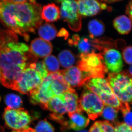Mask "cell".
Wrapping results in <instances>:
<instances>
[{
  "mask_svg": "<svg viewBox=\"0 0 132 132\" xmlns=\"http://www.w3.org/2000/svg\"><path fill=\"white\" fill-rule=\"evenodd\" d=\"M38 58L30 52L29 47L19 41L16 34L0 28L1 82L12 89L22 73Z\"/></svg>",
  "mask_w": 132,
  "mask_h": 132,
  "instance_id": "6da1fadb",
  "label": "cell"
},
{
  "mask_svg": "<svg viewBox=\"0 0 132 132\" xmlns=\"http://www.w3.org/2000/svg\"><path fill=\"white\" fill-rule=\"evenodd\" d=\"M42 9L35 1H0V22L28 41L29 33L35 32L43 21Z\"/></svg>",
  "mask_w": 132,
  "mask_h": 132,
  "instance_id": "7a4b0ae2",
  "label": "cell"
},
{
  "mask_svg": "<svg viewBox=\"0 0 132 132\" xmlns=\"http://www.w3.org/2000/svg\"><path fill=\"white\" fill-rule=\"evenodd\" d=\"M113 92L122 103L132 104V76L127 70L109 73L107 79Z\"/></svg>",
  "mask_w": 132,
  "mask_h": 132,
  "instance_id": "3957f363",
  "label": "cell"
},
{
  "mask_svg": "<svg viewBox=\"0 0 132 132\" xmlns=\"http://www.w3.org/2000/svg\"><path fill=\"white\" fill-rule=\"evenodd\" d=\"M77 67L90 79L104 78L108 72L103 55L100 53L82 54L79 56Z\"/></svg>",
  "mask_w": 132,
  "mask_h": 132,
  "instance_id": "277c9868",
  "label": "cell"
},
{
  "mask_svg": "<svg viewBox=\"0 0 132 132\" xmlns=\"http://www.w3.org/2000/svg\"><path fill=\"white\" fill-rule=\"evenodd\" d=\"M6 126L13 130H21L29 127L33 118L23 108L12 109L6 108L3 115Z\"/></svg>",
  "mask_w": 132,
  "mask_h": 132,
  "instance_id": "5b68a950",
  "label": "cell"
},
{
  "mask_svg": "<svg viewBox=\"0 0 132 132\" xmlns=\"http://www.w3.org/2000/svg\"><path fill=\"white\" fill-rule=\"evenodd\" d=\"M43 80V79L37 71L29 67L22 73L12 90L29 95L31 92L39 86Z\"/></svg>",
  "mask_w": 132,
  "mask_h": 132,
  "instance_id": "8992f818",
  "label": "cell"
},
{
  "mask_svg": "<svg viewBox=\"0 0 132 132\" xmlns=\"http://www.w3.org/2000/svg\"><path fill=\"white\" fill-rule=\"evenodd\" d=\"M79 101L81 109L92 120H94L102 114L104 103L97 95L87 88H85Z\"/></svg>",
  "mask_w": 132,
  "mask_h": 132,
  "instance_id": "52a82bcc",
  "label": "cell"
},
{
  "mask_svg": "<svg viewBox=\"0 0 132 132\" xmlns=\"http://www.w3.org/2000/svg\"><path fill=\"white\" fill-rule=\"evenodd\" d=\"M61 2L60 16L67 22L69 28L75 32L80 31L82 26V17L79 12L76 1H62Z\"/></svg>",
  "mask_w": 132,
  "mask_h": 132,
  "instance_id": "ba28073f",
  "label": "cell"
},
{
  "mask_svg": "<svg viewBox=\"0 0 132 132\" xmlns=\"http://www.w3.org/2000/svg\"><path fill=\"white\" fill-rule=\"evenodd\" d=\"M29 96L32 104L39 105L44 110H47L48 102L55 96L46 78L43 79L39 86L31 92Z\"/></svg>",
  "mask_w": 132,
  "mask_h": 132,
  "instance_id": "9c48e42d",
  "label": "cell"
},
{
  "mask_svg": "<svg viewBox=\"0 0 132 132\" xmlns=\"http://www.w3.org/2000/svg\"><path fill=\"white\" fill-rule=\"evenodd\" d=\"M47 110L52 112L50 114L51 119L57 121L65 129L67 128V121L64 115L68 112L62 94L51 99L48 103Z\"/></svg>",
  "mask_w": 132,
  "mask_h": 132,
  "instance_id": "30bf717a",
  "label": "cell"
},
{
  "mask_svg": "<svg viewBox=\"0 0 132 132\" xmlns=\"http://www.w3.org/2000/svg\"><path fill=\"white\" fill-rule=\"evenodd\" d=\"M104 63L111 73H117L121 72L123 67L122 55L114 48H107L102 53Z\"/></svg>",
  "mask_w": 132,
  "mask_h": 132,
  "instance_id": "8fae6325",
  "label": "cell"
},
{
  "mask_svg": "<svg viewBox=\"0 0 132 132\" xmlns=\"http://www.w3.org/2000/svg\"><path fill=\"white\" fill-rule=\"evenodd\" d=\"M67 82L71 87H80L90 78L81 71L78 67L73 66L59 71Z\"/></svg>",
  "mask_w": 132,
  "mask_h": 132,
  "instance_id": "7c38bea8",
  "label": "cell"
},
{
  "mask_svg": "<svg viewBox=\"0 0 132 132\" xmlns=\"http://www.w3.org/2000/svg\"><path fill=\"white\" fill-rule=\"evenodd\" d=\"M79 12L81 15L85 16H94L98 14L101 10L106 9L107 5L95 0L76 1Z\"/></svg>",
  "mask_w": 132,
  "mask_h": 132,
  "instance_id": "4fadbf2b",
  "label": "cell"
},
{
  "mask_svg": "<svg viewBox=\"0 0 132 132\" xmlns=\"http://www.w3.org/2000/svg\"><path fill=\"white\" fill-rule=\"evenodd\" d=\"M47 78L55 96L60 95L74 89L67 82L59 71L48 75Z\"/></svg>",
  "mask_w": 132,
  "mask_h": 132,
  "instance_id": "5bb4252c",
  "label": "cell"
},
{
  "mask_svg": "<svg viewBox=\"0 0 132 132\" xmlns=\"http://www.w3.org/2000/svg\"><path fill=\"white\" fill-rule=\"evenodd\" d=\"M29 50L36 58H45L51 54L53 47L50 42L38 38L32 42Z\"/></svg>",
  "mask_w": 132,
  "mask_h": 132,
  "instance_id": "9a60e30c",
  "label": "cell"
},
{
  "mask_svg": "<svg viewBox=\"0 0 132 132\" xmlns=\"http://www.w3.org/2000/svg\"><path fill=\"white\" fill-rule=\"evenodd\" d=\"M84 87L97 95L104 93H113L108 81L104 78H91L85 82Z\"/></svg>",
  "mask_w": 132,
  "mask_h": 132,
  "instance_id": "2e32d148",
  "label": "cell"
},
{
  "mask_svg": "<svg viewBox=\"0 0 132 132\" xmlns=\"http://www.w3.org/2000/svg\"><path fill=\"white\" fill-rule=\"evenodd\" d=\"M69 42L70 45L77 47L80 54H87L95 53L94 40H90L87 38H80L78 35H75Z\"/></svg>",
  "mask_w": 132,
  "mask_h": 132,
  "instance_id": "e0dca14e",
  "label": "cell"
},
{
  "mask_svg": "<svg viewBox=\"0 0 132 132\" xmlns=\"http://www.w3.org/2000/svg\"><path fill=\"white\" fill-rule=\"evenodd\" d=\"M82 112H76L68 113L69 119L67 121L68 127L75 131L84 129L89 125L90 119L82 113Z\"/></svg>",
  "mask_w": 132,
  "mask_h": 132,
  "instance_id": "ac0fdd59",
  "label": "cell"
},
{
  "mask_svg": "<svg viewBox=\"0 0 132 132\" xmlns=\"http://www.w3.org/2000/svg\"><path fill=\"white\" fill-rule=\"evenodd\" d=\"M68 113L82 112L80 104L79 99L74 89L62 94Z\"/></svg>",
  "mask_w": 132,
  "mask_h": 132,
  "instance_id": "d6986e66",
  "label": "cell"
},
{
  "mask_svg": "<svg viewBox=\"0 0 132 132\" xmlns=\"http://www.w3.org/2000/svg\"><path fill=\"white\" fill-rule=\"evenodd\" d=\"M42 18L47 22H53L60 18V12L59 7L54 3H50L42 8Z\"/></svg>",
  "mask_w": 132,
  "mask_h": 132,
  "instance_id": "ffe728a7",
  "label": "cell"
},
{
  "mask_svg": "<svg viewBox=\"0 0 132 132\" xmlns=\"http://www.w3.org/2000/svg\"><path fill=\"white\" fill-rule=\"evenodd\" d=\"M113 24L115 29L121 34H127L132 28V22L128 16L121 15L114 20Z\"/></svg>",
  "mask_w": 132,
  "mask_h": 132,
  "instance_id": "44dd1931",
  "label": "cell"
},
{
  "mask_svg": "<svg viewBox=\"0 0 132 132\" xmlns=\"http://www.w3.org/2000/svg\"><path fill=\"white\" fill-rule=\"evenodd\" d=\"M38 34L40 38L49 42L53 40L57 35V29L53 24L46 23L38 29Z\"/></svg>",
  "mask_w": 132,
  "mask_h": 132,
  "instance_id": "7402d4cb",
  "label": "cell"
},
{
  "mask_svg": "<svg viewBox=\"0 0 132 132\" xmlns=\"http://www.w3.org/2000/svg\"><path fill=\"white\" fill-rule=\"evenodd\" d=\"M88 29L90 38L94 39L104 34L105 31V26L101 21L94 19L88 23Z\"/></svg>",
  "mask_w": 132,
  "mask_h": 132,
  "instance_id": "603a6c76",
  "label": "cell"
},
{
  "mask_svg": "<svg viewBox=\"0 0 132 132\" xmlns=\"http://www.w3.org/2000/svg\"><path fill=\"white\" fill-rule=\"evenodd\" d=\"M58 58L60 64L62 67L66 69L73 67L76 62L74 55L68 50H64L61 52L59 54Z\"/></svg>",
  "mask_w": 132,
  "mask_h": 132,
  "instance_id": "cb8c5ba5",
  "label": "cell"
},
{
  "mask_svg": "<svg viewBox=\"0 0 132 132\" xmlns=\"http://www.w3.org/2000/svg\"><path fill=\"white\" fill-rule=\"evenodd\" d=\"M113 125L108 121H98L90 128L89 132H114Z\"/></svg>",
  "mask_w": 132,
  "mask_h": 132,
  "instance_id": "d4e9b609",
  "label": "cell"
},
{
  "mask_svg": "<svg viewBox=\"0 0 132 132\" xmlns=\"http://www.w3.org/2000/svg\"><path fill=\"white\" fill-rule=\"evenodd\" d=\"M43 62L49 74L59 72L60 63L57 58L54 55H50L46 57Z\"/></svg>",
  "mask_w": 132,
  "mask_h": 132,
  "instance_id": "484cf974",
  "label": "cell"
},
{
  "mask_svg": "<svg viewBox=\"0 0 132 132\" xmlns=\"http://www.w3.org/2000/svg\"><path fill=\"white\" fill-rule=\"evenodd\" d=\"M5 101L8 107L15 109L20 108L22 104L21 97L14 94L7 95L5 98Z\"/></svg>",
  "mask_w": 132,
  "mask_h": 132,
  "instance_id": "4316f807",
  "label": "cell"
},
{
  "mask_svg": "<svg viewBox=\"0 0 132 132\" xmlns=\"http://www.w3.org/2000/svg\"><path fill=\"white\" fill-rule=\"evenodd\" d=\"M118 111L112 107L105 105L101 115L107 120L114 121L118 117Z\"/></svg>",
  "mask_w": 132,
  "mask_h": 132,
  "instance_id": "83f0119b",
  "label": "cell"
},
{
  "mask_svg": "<svg viewBox=\"0 0 132 132\" xmlns=\"http://www.w3.org/2000/svg\"><path fill=\"white\" fill-rule=\"evenodd\" d=\"M29 67L34 69L37 71L43 79L46 78L49 75L43 61H38L34 63H32L29 65Z\"/></svg>",
  "mask_w": 132,
  "mask_h": 132,
  "instance_id": "f1b7e54d",
  "label": "cell"
},
{
  "mask_svg": "<svg viewBox=\"0 0 132 132\" xmlns=\"http://www.w3.org/2000/svg\"><path fill=\"white\" fill-rule=\"evenodd\" d=\"M34 130L35 132H54V128L46 120L39 121L36 126Z\"/></svg>",
  "mask_w": 132,
  "mask_h": 132,
  "instance_id": "f546056e",
  "label": "cell"
},
{
  "mask_svg": "<svg viewBox=\"0 0 132 132\" xmlns=\"http://www.w3.org/2000/svg\"><path fill=\"white\" fill-rule=\"evenodd\" d=\"M122 57L127 64L132 65V46H128L123 50Z\"/></svg>",
  "mask_w": 132,
  "mask_h": 132,
  "instance_id": "4dcf8cb0",
  "label": "cell"
},
{
  "mask_svg": "<svg viewBox=\"0 0 132 132\" xmlns=\"http://www.w3.org/2000/svg\"><path fill=\"white\" fill-rule=\"evenodd\" d=\"M114 128V132H132V127L125 123H116Z\"/></svg>",
  "mask_w": 132,
  "mask_h": 132,
  "instance_id": "1f68e13d",
  "label": "cell"
},
{
  "mask_svg": "<svg viewBox=\"0 0 132 132\" xmlns=\"http://www.w3.org/2000/svg\"><path fill=\"white\" fill-rule=\"evenodd\" d=\"M122 113L126 124L132 127V111L130 109L125 111Z\"/></svg>",
  "mask_w": 132,
  "mask_h": 132,
  "instance_id": "d6a6232c",
  "label": "cell"
},
{
  "mask_svg": "<svg viewBox=\"0 0 132 132\" xmlns=\"http://www.w3.org/2000/svg\"><path fill=\"white\" fill-rule=\"evenodd\" d=\"M126 14L128 15L132 22V1L129 2L127 5Z\"/></svg>",
  "mask_w": 132,
  "mask_h": 132,
  "instance_id": "836d02e7",
  "label": "cell"
},
{
  "mask_svg": "<svg viewBox=\"0 0 132 132\" xmlns=\"http://www.w3.org/2000/svg\"><path fill=\"white\" fill-rule=\"evenodd\" d=\"M12 132H35L34 129L29 127L18 130H13Z\"/></svg>",
  "mask_w": 132,
  "mask_h": 132,
  "instance_id": "e575fe53",
  "label": "cell"
},
{
  "mask_svg": "<svg viewBox=\"0 0 132 132\" xmlns=\"http://www.w3.org/2000/svg\"><path fill=\"white\" fill-rule=\"evenodd\" d=\"M129 73L132 76V65H131L129 68V70L128 71Z\"/></svg>",
  "mask_w": 132,
  "mask_h": 132,
  "instance_id": "d590c367",
  "label": "cell"
},
{
  "mask_svg": "<svg viewBox=\"0 0 132 132\" xmlns=\"http://www.w3.org/2000/svg\"><path fill=\"white\" fill-rule=\"evenodd\" d=\"M78 132H88L87 130H82V131H80Z\"/></svg>",
  "mask_w": 132,
  "mask_h": 132,
  "instance_id": "8d00e7d4",
  "label": "cell"
},
{
  "mask_svg": "<svg viewBox=\"0 0 132 132\" xmlns=\"http://www.w3.org/2000/svg\"><path fill=\"white\" fill-rule=\"evenodd\" d=\"M1 73H0V81H1Z\"/></svg>",
  "mask_w": 132,
  "mask_h": 132,
  "instance_id": "74e56055",
  "label": "cell"
}]
</instances>
